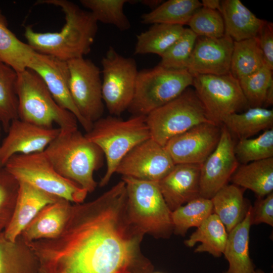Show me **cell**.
Returning <instances> with one entry per match:
<instances>
[{"label":"cell","instance_id":"603a6c76","mask_svg":"<svg viewBox=\"0 0 273 273\" xmlns=\"http://www.w3.org/2000/svg\"><path fill=\"white\" fill-rule=\"evenodd\" d=\"M250 209L251 206L243 220L228 233L223 254L229 268L224 273H253L255 270L249 251Z\"/></svg>","mask_w":273,"mask_h":273},{"label":"cell","instance_id":"1f68e13d","mask_svg":"<svg viewBox=\"0 0 273 273\" xmlns=\"http://www.w3.org/2000/svg\"><path fill=\"white\" fill-rule=\"evenodd\" d=\"M264 66L257 37L234 41L230 73L238 80L256 72Z\"/></svg>","mask_w":273,"mask_h":273},{"label":"cell","instance_id":"4fadbf2b","mask_svg":"<svg viewBox=\"0 0 273 273\" xmlns=\"http://www.w3.org/2000/svg\"><path fill=\"white\" fill-rule=\"evenodd\" d=\"M174 165L165 148L150 138L128 153L119 164L115 173L122 176L158 182Z\"/></svg>","mask_w":273,"mask_h":273},{"label":"cell","instance_id":"60d3db41","mask_svg":"<svg viewBox=\"0 0 273 273\" xmlns=\"http://www.w3.org/2000/svg\"><path fill=\"white\" fill-rule=\"evenodd\" d=\"M251 223H266L273 226V193L258 197L253 207L251 206Z\"/></svg>","mask_w":273,"mask_h":273},{"label":"cell","instance_id":"30bf717a","mask_svg":"<svg viewBox=\"0 0 273 273\" xmlns=\"http://www.w3.org/2000/svg\"><path fill=\"white\" fill-rule=\"evenodd\" d=\"M101 64L103 102L109 113L118 117L128 109L132 100L139 72L136 63L110 47Z\"/></svg>","mask_w":273,"mask_h":273},{"label":"cell","instance_id":"836d02e7","mask_svg":"<svg viewBox=\"0 0 273 273\" xmlns=\"http://www.w3.org/2000/svg\"><path fill=\"white\" fill-rule=\"evenodd\" d=\"M17 77L13 68L0 62V121L6 132L12 121L18 118Z\"/></svg>","mask_w":273,"mask_h":273},{"label":"cell","instance_id":"7dc6e473","mask_svg":"<svg viewBox=\"0 0 273 273\" xmlns=\"http://www.w3.org/2000/svg\"><path fill=\"white\" fill-rule=\"evenodd\" d=\"M3 129V127H2V123L0 121V138H1V134H2V130Z\"/></svg>","mask_w":273,"mask_h":273},{"label":"cell","instance_id":"52a82bcc","mask_svg":"<svg viewBox=\"0 0 273 273\" xmlns=\"http://www.w3.org/2000/svg\"><path fill=\"white\" fill-rule=\"evenodd\" d=\"M193 81V76L187 69H170L157 65L139 71L127 110L133 115L147 116L179 96L192 85Z\"/></svg>","mask_w":273,"mask_h":273},{"label":"cell","instance_id":"9c48e42d","mask_svg":"<svg viewBox=\"0 0 273 273\" xmlns=\"http://www.w3.org/2000/svg\"><path fill=\"white\" fill-rule=\"evenodd\" d=\"M146 119L151 138L164 147L170 139L194 126L212 122L195 91L190 87L150 112Z\"/></svg>","mask_w":273,"mask_h":273},{"label":"cell","instance_id":"4316f807","mask_svg":"<svg viewBox=\"0 0 273 273\" xmlns=\"http://www.w3.org/2000/svg\"><path fill=\"white\" fill-rule=\"evenodd\" d=\"M222 124L239 140L250 138L260 131L272 128L273 110L262 107H250L243 113L229 115Z\"/></svg>","mask_w":273,"mask_h":273},{"label":"cell","instance_id":"7c38bea8","mask_svg":"<svg viewBox=\"0 0 273 273\" xmlns=\"http://www.w3.org/2000/svg\"><path fill=\"white\" fill-rule=\"evenodd\" d=\"M69 87L72 100L89 126L101 118L104 111L101 72L91 60L84 58L67 61Z\"/></svg>","mask_w":273,"mask_h":273},{"label":"cell","instance_id":"7a4b0ae2","mask_svg":"<svg viewBox=\"0 0 273 273\" xmlns=\"http://www.w3.org/2000/svg\"><path fill=\"white\" fill-rule=\"evenodd\" d=\"M36 4L59 7L64 13L65 24L55 32H37L31 26H26L24 36L35 51L66 62L84 58L90 52L98 31V22L90 12L67 0H41Z\"/></svg>","mask_w":273,"mask_h":273},{"label":"cell","instance_id":"d6a6232c","mask_svg":"<svg viewBox=\"0 0 273 273\" xmlns=\"http://www.w3.org/2000/svg\"><path fill=\"white\" fill-rule=\"evenodd\" d=\"M212 213L211 199L198 197L172 211L173 233L185 236L190 228L199 227Z\"/></svg>","mask_w":273,"mask_h":273},{"label":"cell","instance_id":"277c9868","mask_svg":"<svg viewBox=\"0 0 273 273\" xmlns=\"http://www.w3.org/2000/svg\"><path fill=\"white\" fill-rule=\"evenodd\" d=\"M85 135L101 149L106 159L107 168L100 187L107 185L129 152L151 138L146 116L143 115H133L126 120L112 115L101 117L93 123Z\"/></svg>","mask_w":273,"mask_h":273},{"label":"cell","instance_id":"484cf974","mask_svg":"<svg viewBox=\"0 0 273 273\" xmlns=\"http://www.w3.org/2000/svg\"><path fill=\"white\" fill-rule=\"evenodd\" d=\"M36 257L22 238L12 242L0 233V273H37Z\"/></svg>","mask_w":273,"mask_h":273},{"label":"cell","instance_id":"6da1fadb","mask_svg":"<svg viewBox=\"0 0 273 273\" xmlns=\"http://www.w3.org/2000/svg\"><path fill=\"white\" fill-rule=\"evenodd\" d=\"M122 180L96 199L71 206L55 238L26 243L37 273H153L143 253L145 235L131 220Z\"/></svg>","mask_w":273,"mask_h":273},{"label":"cell","instance_id":"ffe728a7","mask_svg":"<svg viewBox=\"0 0 273 273\" xmlns=\"http://www.w3.org/2000/svg\"><path fill=\"white\" fill-rule=\"evenodd\" d=\"M19 183L14 213L9 225L4 232L6 238L12 242L18 239L25 227L44 207L60 199L27 183Z\"/></svg>","mask_w":273,"mask_h":273},{"label":"cell","instance_id":"bcb514c9","mask_svg":"<svg viewBox=\"0 0 273 273\" xmlns=\"http://www.w3.org/2000/svg\"><path fill=\"white\" fill-rule=\"evenodd\" d=\"M253 273H265V272L263 270L258 269L256 270H254Z\"/></svg>","mask_w":273,"mask_h":273},{"label":"cell","instance_id":"f6af8a7d","mask_svg":"<svg viewBox=\"0 0 273 273\" xmlns=\"http://www.w3.org/2000/svg\"><path fill=\"white\" fill-rule=\"evenodd\" d=\"M139 1L143 5L150 8L152 10L156 9L163 2L161 0H141Z\"/></svg>","mask_w":273,"mask_h":273},{"label":"cell","instance_id":"f1b7e54d","mask_svg":"<svg viewBox=\"0 0 273 273\" xmlns=\"http://www.w3.org/2000/svg\"><path fill=\"white\" fill-rule=\"evenodd\" d=\"M201 7V3L198 0H168L143 14L141 22L183 26L188 24L194 13Z\"/></svg>","mask_w":273,"mask_h":273},{"label":"cell","instance_id":"83f0119b","mask_svg":"<svg viewBox=\"0 0 273 273\" xmlns=\"http://www.w3.org/2000/svg\"><path fill=\"white\" fill-rule=\"evenodd\" d=\"M228 236L224 225L213 213L184 241V244L188 247H193L200 242L201 244L195 248V253L207 252L219 257L223 253Z\"/></svg>","mask_w":273,"mask_h":273},{"label":"cell","instance_id":"ba28073f","mask_svg":"<svg viewBox=\"0 0 273 273\" xmlns=\"http://www.w3.org/2000/svg\"><path fill=\"white\" fill-rule=\"evenodd\" d=\"M5 167L19 181L27 183L70 202H83L88 194L75 183L60 174L44 151L12 156Z\"/></svg>","mask_w":273,"mask_h":273},{"label":"cell","instance_id":"e575fe53","mask_svg":"<svg viewBox=\"0 0 273 273\" xmlns=\"http://www.w3.org/2000/svg\"><path fill=\"white\" fill-rule=\"evenodd\" d=\"M128 0H80V3L89 10L95 19L99 21L115 26L120 31H126L130 23L123 12Z\"/></svg>","mask_w":273,"mask_h":273},{"label":"cell","instance_id":"7bdbcfd3","mask_svg":"<svg viewBox=\"0 0 273 273\" xmlns=\"http://www.w3.org/2000/svg\"><path fill=\"white\" fill-rule=\"evenodd\" d=\"M202 7L210 10L220 11L221 7V1L219 0H202L201 2Z\"/></svg>","mask_w":273,"mask_h":273},{"label":"cell","instance_id":"e0dca14e","mask_svg":"<svg viewBox=\"0 0 273 273\" xmlns=\"http://www.w3.org/2000/svg\"><path fill=\"white\" fill-rule=\"evenodd\" d=\"M60 132L59 127L47 128L19 118L14 120L0 145V166L15 155L43 152Z\"/></svg>","mask_w":273,"mask_h":273},{"label":"cell","instance_id":"5bb4252c","mask_svg":"<svg viewBox=\"0 0 273 273\" xmlns=\"http://www.w3.org/2000/svg\"><path fill=\"white\" fill-rule=\"evenodd\" d=\"M232 135L222 124L219 142L213 151L201 164L200 196L211 199L228 181L238 167Z\"/></svg>","mask_w":273,"mask_h":273},{"label":"cell","instance_id":"d590c367","mask_svg":"<svg viewBox=\"0 0 273 273\" xmlns=\"http://www.w3.org/2000/svg\"><path fill=\"white\" fill-rule=\"evenodd\" d=\"M234 151L239 162H251L273 157V128L266 129L255 138L239 140Z\"/></svg>","mask_w":273,"mask_h":273},{"label":"cell","instance_id":"8d00e7d4","mask_svg":"<svg viewBox=\"0 0 273 273\" xmlns=\"http://www.w3.org/2000/svg\"><path fill=\"white\" fill-rule=\"evenodd\" d=\"M197 37L190 28H185L179 37L160 56L158 65L170 69H187Z\"/></svg>","mask_w":273,"mask_h":273},{"label":"cell","instance_id":"2e32d148","mask_svg":"<svg viewBox=\"0 0 273 273\" xmlns=\"http://www.w3.org/2000/svg\"><path fill=\"white\" fill-rule=\"evenodd\" d=\"M27 68L41 77L56 102L72 113L86 132H89L91 127L80 115L70 93L67 62L35 52Z\"/></svg>","mask_w":273,"mask_h":273},{"label":"cell","instance_id":"cb8c5ba5","mask_svg":"<svg viewBox=\"0 0 273 273\" xmlns=\"http://www.w3.org/2000/svg\"><path fill=\"white\" fill-rule=\"evenodd\" d=\"M230 180L258 197L267 196L273 190V157L239 165Z\"/></svg>","mask_w":273,"mask_h":273},{"label":"cell","instance_id":"d6986e66","mask_svg":"<svg viewBox=\"0 0 273 273\" xmlns=\"http://www.w3.org/2000/svg\"><path fill=\"white\" fill-rule=\"evenodd\" d=\"M199 164H176L158 182L166 203L173 211L200 197Z\"/></svg>","mask_w":273,"mask_h":273},{"label":"cell","instance_id":"f35d334b","mask_svg":"<svg viewBox=\"0 0 273 273\" xmlns=\"http://www.w3.org/2000/svg\"><path fill=\"white\" fill-rule=\"evenodd\" d=\"M19 189L18 180L5 166H0V233L12 219Z\"/></svg>","mask_w":273,"mask_h":273},{"label":"cell","instance_id":"7402d4cb","mask_svg":"<svg viewBox=\"0 0 273 273\" xmlns=\"http://www.w3.org/2000/svg\"><path fill=\"white\" fill-rule=\"evenodd\" d=\"M225 34L234 41L257 37L265 20L257 17L240 0L221 1Z\"/></svg>","mask_w":273,"mask_h":273},{"label":"cell","instance_id":"ab89813d","mask_svg":"<svg viewBox=\"0 0 273 273\" xmlns=\"http://www.w3.org/2000/svg\"><path fill=\"white\" fill-rule=\"evenodd\" d=\"M188 25L198 36L217 38L225 35L223 20L218 11L202 7L194 13Z\"/></svg>","mask_w":273,"mask_h":273},{"label":"cell","instance_id":"74e56055","mask_svg":"<svg viewBox=\"0 0 273 273\" xmlns=\"http://www.w3.org/2000/svg\"><path fill=\"white\" fill-rule=\"evenodd\" d=\"M239 82L249 107H262L268 87L273 82L272 71L264 65Z\"/></svg>","mask_w":273,"mask_h":273},{"label":"cell","instance_id":"d4e9b609","mask_svg":"<svg viewBox=\"0 0 273 273\" xmlns=\"http://www.w3.org/2000/svg\"><path fill=\"white\" fill-rule=\"evenodd\" d=\"M211 200L213 213L228 233L243 220L249 207H247L243 189L234 184L225 185Z\"/></svg>","mask_w":273,"mask_h":273},{"label":"cell","instance_id":"8992f818","mask_svg":"<svg viewBox=\"0 0 273 273\" xmlns=\"http://www.w3.org/2000/svg\"><path fill=\"white\" fill-rule=\"evenodd\" d=\"M125 184L127 210L132 221L145 234L168 239L173 233L172 211L166 203L158 182L122 176Z\"/></svg>","mask_w":273,"mask_h":273},{"label":"cell","instance_id":"5b68a950","mask_svg":"<svg viewBox=\"0 0 273 273\" xmlns=\"http://www.w3.org/2000/svg\"><path fill=\"white\" fill-rule=\"evenodd\" d=\"M16 91L18 118L47 128L59 126L61 132L78 129V121L55 101L41 77L27 68L18 73Z\"/></svg>","mask_w":273,"mask_h":273},{"label":"cell","instance_id":"3957f363","mask_svg":"<svg viewBox=\"0 0 273 273\" xmlns=\"http://www.w3.org/2000/svg\"><path fill=\"white\" fill-rule=\"evenodd\" d=\"M56 170L64 177L93 192L97 183L94 172L103 164L101 149L78 129L60 131L44 151Z\"/></svg>","mask_w":273,"mask_h":273},{"label":"cell","instance_id":"44dd1931","mask_svg":"<svg viewBox=\"0 0 273 273\" xmlns=\"http://www.w3.org/2000/svg\"><path fill=\"white\" fill-rule=\"evenodd\" d=\"M71 202L62 198L44 207L23 230L20 237L26 243L59 236L69 218Z\"/></svg>","mask_w":273,"mask_h":273},{"label":"cell","instance_id":"ac0fdd59","mask_svg":"<svg viewBox=\"0 0 273 273\" xmlns=\"http://www.w3.org/2000/svg\"><path fill=\"white\" fill-rule=\"evenodd\" d=\"M233 44L225 34L217 38L198 36L187 69L193 76L230 73Z\"/></svg>","mask_w":273,"mask_h":273},{"label":"cell","instance_id":"ee69618b","mask_svg":"<svg viewBox=\"0 0 273 273\" xmlns=\"http://www.w3.org/2000/svg\"><path fill=\"white\" fill-rule=\"evenodd\" d=\"M273 104V82H272L268 87L267 90L264 103L263 105L268 107L272 105Z\"/></svg>","mask_w":273,"mask_h":273},{"label":"cell","instance_id":"9a60e30c","mask_svg":"<svg viewBox=\"0 0 273 273\" xmlns=\"http://www.w3.org/2000/svg\"><path fill=\"white\" fill-rule=\"evenodd\" d=\"M222 125L207 122L170 139L164 147L176 164H201L216 148Z\"/></svg>","mask_w":273,"mask_h":273},{"label":"cell","instance_id":"c3c4849f","mask_svg":"<svg viewBox=\"0 0 273 273\" xmlns=\"http://www.w3.org/2000/svg\"><path fill=\"white\" fill-rule=\"evenodd\" d=\"M153 273H162V272H153Z\"/></svg>","mask_w":273,"mask_h":273},{"label":"cell","instance_id":"f546056e","mask_svg":"<svg viewBox=\"0 0 273 273\" xmlns=\"http://www.w3.org/2000/svg\"><path fill=\"white\" fill-rule=\"evenodd\" d=\"M184 29L181 25L152 24L136 36L134 54L161 56L179 37Z\"/></svg>","mask_w":273,"mask_h":273},{"label":"cell","instance_id":"4dcf8cb0","mask_svg":"<svg viewBox=\"0 0 273 273\" xmlns=\"http://www.w3.org/2000/svg\"><path fill=\"white\" fill-rule=\"evenodd\" d=\"M35 52L8 28L6 19L0 14V62L18 73L28 67Z\"/></svg>","mask_w":273,"mask_h":273},{"label":"cell","instance_id":"b9f144b4","mask_svg":"<svg viewBox=\"0 0 273 273\" xmlns=\"http://www.w3.org/2000/svg\"><path fill=\"white\" fill-rule=\"evenodd\" d=\"M264 65L273 70V24L265 21L258 35Z\"/></svg>","mask_w":273,"mask_h":273},{"label":"cell","instance_id":"8fae6325","mask_svg":"<svg viewBox=\"0 0 273 273\" xmlns=\"http://www.w3.org/2000/svg\"><path fill=\"white\" fill-rule=\"evenodd\" d=\"M192 85L209 119L222 125L229 115L249 107L239 80L230 72L193 76Z\"/></svg>","mask_w":273,"mask_h":273}]
</instances>
